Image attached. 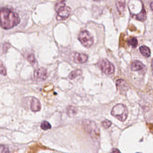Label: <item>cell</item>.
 <instances>
[{
	"label": "cell",
	"instance_id": "6da1fadb",
	"mask_svg": "<svg viewBox=\"0 0 153 153\" xmlns=\"http://www.w3.org/2000/svg\"><path fill=\"white\" fill-rule=\"evenodd\" d=\"M19 17L16 12L8 8L0 9V26L4 29L12 28L19 24Z\"/></svg>",
	"mask_w": 153,
	"mask_h": 153
},
{
	"label": "cell",
	"instance_id": "7a4b0ae2",
	"mask_svg": "<svg viewBox=\"0 0 153 153\" xmlns=\"http://www.w3.org/2000/svg\"><path fill=\"white\" fill-rule=\"evenodd\" d=\"M82 126L93 139L98 140L99 138V129L95 122L92 120L86 119L82 121Z\"/></svg>",
	"mask_w": 153,
	"mask_h": 153
},
{
	"label": "cell",
	"instance_id": "3957f363",
	"mask_svg": "<svg viewBox=\"0 0 153 153\" xmlns=\"http://www.w3.org/2000/svg\"><path fill=\"white\" fill-rule=\"evenodd\" d=\"M128 114L129 112L126 105L121 103L115 105L111 111V115L120 121H125L128 117Z\"/></svg>",
	"mask_w": 153,
	"mask_h": 153
},
{
	"label": "cell",
	"instance_id": "277c9868",
	"mask_svg": "<svg viewBox=\"0 0 153 153\" xmlns=\"http://www.w3.org/2000/svg\"><path fill=\"white\" fill-rule=\"evenodd\" d=\"M79 39L81 44L86 48H90L94 43V39L90 33L87 31H83L80 33Z\"/></svg>",
	"mask_w": 153,
	"mask_h": 153
},
{
	"label": "cell",
	"instance_id": "5b68a950",
	"mask_svg": "<svg viewBox=\"0 0 153 153\" xmlns=\"http://www.w3.org/2000/svg\"><path fill=\"white\" fill-rule=\"evenodd\" d=\"M99 66L101 71L106 74H113L114 73V66L107 59H102L99 64Z\"/></svg>",
	"mask_w": 153,
	"mask_h": 153
},
{
	"label": "cell",
	"instance_id": "8992f818",
	"mask_svg": "<svg viewBox=\"0 0 153 153\" xmlns=\"http://www.w3.org/2000/svg\"><path fill=\"white\" fill-rule=\"evenodd\" d=\"M71 8L69 6H65L61 9L58 12L56 16V20L58 21H62L65 20L69 17L71 13Z\"/></svg>",
	"mask_w": 153,
	"mask_h": 153
},
{
	"label": "cell",
	"instance_id": "52a82bcc",
	"mask_svg": "<svg viewBox=\"0 0 153 153\" xmlns=\"http://www.w3.org/2000/svg\"><path fill=\"white\" fill-rule=\"evenodd\" d=\"M34 76L35 80L38 81H42L45 80L48 77V72L46 69L40 68L34 72Z\"/></svg>",
	"mask_w": 153,
	"mask_h": 153
},
{
	"label": "cell",
	"instance_id": "ba28073f",
	"mask_svg": "<svg viewBox=\"0 0 153 153\" xmlns=\"http://www.w3.org/2000/svg\"><path fill=\"white\" fill-rule=\"evenodd\" d=\"M116 86L117 89L122 94L127 92L129 89L128 84L126 81L123 79H119L116 80Z\"/></svg>",
	"mask_w": 153,
	"mask_h": 153
},
{
	"label": "cell",
	"instance_id": "9c48e42d",
	"mask_svg": "<svg viewBox=\"0 0 153 153\" xmlns=\"http://www.w3.org/2000/svg\"><path fill=\"white\" fill-rule=\"evenodd\" d=\"M88 59V56L86 54L76 53L74 55V61L77 64H82L86 63Z\"/></svg>",
	"mask_w": 153,
	"mask_h": 153
},
{
	"label": "cell",
	"instance_id": "30bf717a",
	"mask_svg": "<svg viewBox=\"0 0 153 153\" xmlns=\"http://www.w3.org/2000/svg\"><path fill=\"white\" fill-rule=\"evenodd\" d=\"M41 108V105L39 100L35 98H33L31 99V109L33 112H37L40 111Z\"/></svg>",
	"mask_w": 153,
	"mask_h": 153
},
{
	"label": "cell",
	"instance_id": "8fae6325",
	"mask_svg": "<svg viewBox=\"0 0 153 153\" xmlns=\"http://www.w3.org/2000/svg\"><path fill=\"white\" fill-rule=\"evenodd\" d=\"M115 5L119 14L120 15H123L125 10V0H116Z\"/></svg>",
	"mask_w": 153,
	"mask_h": 153
},
{
	"label": "cell",
	"instance_id": "7c38bea8",
	"mask_svg": "<svg viewBox=\"0 0 153 153\" xmlns=\"http://www.w3.org/2000/svg\"><path fill=\"white\" fill-rule=\"evenodd\" d=\"M144 67V64L142 61L139 60H135L133 61L131 66V69L133 71L142 70Z\"/></svg>",
	"mask_w": 153,
	"mask_h": 153
},
{
	"label": "cell",
	"instance_id": "4fadbf2b",
	"mask_svg": "<svg viewBox=\"0 0 153 153\" xmlns=\"http://www.w3.org/2000/svg\"><path fill=\"white\" fill-rule=\"evenodd\" d=\"M140 51L142 54L145 58H149L151 54L150 49L145 45H143L140 47Z\"/></svg>",
	"mask_w": 153,
	"mask_h": 153
},
{
	"label": "cell",
	"instance_id": "5bb4252c",
	"mask_svg": "<svg viewBox=\"0 0 153 153\" xmlns=\"http://www.w3.org/2000/svg\"><path fill=\"white\" fill-rule=\"evenodd\" d=\"M135 19L140 21L143 22L146 19V11L144 8H143L142 10L138 15H135Z\"/></svg>",
	"mask_w": 153,
	"mask_h": 153
},
{
	"label": "cell",
	"instance_id": "9a60e30c",
	"mask_svg": "<svg viewBox=\"0 0 153 153\" xmlns=\"http://www.w3.org/2000/svg\"><path fill=\"white\" fill-rule=\"evenodd\" d=\"M82 74V71L81 70L77 69L76 70L73 71H71L69 75V79H71V80H73V79H75L76 77L80 76Z\"/></svg>",
	"mask_w": 153,
	"mask_h": 153
},
{
	"label": "cell",
	"instance_id": "2e32d148",
	"mask_svg": "<svg viewBox=\"0 0 153 153\" xmlns=\"http://www.w3.org/2000/svg\"><path fill=\"white\" fill-rule=\"evenodd\" d=\"M66 0H58L56 4L55 9L56 12H57L61 10L64 8L65 6V2Z\"/></svg>",
	"mask_w": 153,
	"mask_h": 153
},
{
	"label": "cell",
	"instance_id": "e0dca14e",
	"mask_svg": "<svg viewBox=\"0 0 153 153\" xmlns=\"http://www.w3.org/2000/svg\"><path fill=\"white\" fill-rule=\"evenodd\" d=\"M77 109L76 107L73 106H69L67 108V114L70 117H73L77 113Z\"/></svg>",
	"mask_w": 153,
	"mask_h": 153
},
{
	"label": "cell",
	"instance_id": "ac0fdd59",
	"mask_svg": "<svg viewBox=\"0 0 153 153\" xmlns=\"http://www.w3.org/2000/svg\"><path fill=\"white\" fill-rule=\"evenodd\" d=\"M127 43L129 45L132 46L133 48H136L138 45V41L137 38L135 37L130 38L127 41Z\"/></svg>",
	"mask_w": 153,
	"mask_h": 153
},
{
	"label": "cell",
	"instance_id": "d6986e66",
	"mask_svg": "<svg viewBox=\"0 0 153 153\" xmlns=\"http://www.w3.org/2000/svg\"><path fill=\"white\" fill-rule=\"evenodd\" d=\"M27 60L33 66L37 64V61L35 58V56L33 54L28 55V56H27Z\"/></svg>",
	"mask_w": 153,
	"mask_h": 153
},
{
	"label": "cell",
	"instance_id": "ffe728a7",
	"mask_svg": "<svg viewBox=\"0 0 153 153\" xmlns=\"http://www.w3.org/2000/svg\"><path fill=\"white\" fill-rule=\"evenodd\" d=\"M40 127L41 129L44 130H47L50 129L51 126L49 122L46 121H44L41 124Z\"/></svg>",
	"mask_w": 153,
	"mask_h": 153
},
{
	"label": "cell",
	"instance_id": "44dd1931",
	"mask_svg": "<svg viewBox=\"0 0 153 153\" xmlns=\"http://www.w3.org/2000/svg\"><path fill=\"white\" fill-rule=\"evenodd\" d=\"M112 123L110 120L105 119L102 122V125L105 129H108L111 126Z\"/></svg>",
	"mask_w": 153,
	"mask_h": 153
},
{
	"label": "cell",
	"instance_id": "7402d4cb",
	"mask_svg": "<svg viewBox=\"0 0 153 153\" xmlns=\"http://www.w3.org/2000/svg\"><path fill=\"white\" fill-rule=\"evenodd\" d=\"M0 74L4 76L7 75V72L5 67L1 63H0Z\"/></svg>",
	"mask_w": 153,
	"mask_h": 153
},
{
	"label": "cell",
	"instance_id": "603a6c76",
	"mask_svg": "<svg viewBox=\"0 0 153 153\" xmlns=\"http://www.w3.org/2000/svg\"><path fill=\"white\" fill-rule=\"evenodd\" d=\"M9 150L8 148L5 147L4 145H0V153H9Z\"/></svg>",
	"mask_w": 153,
	"mask_h": 153
},
{
	"label": "cell",
	"instance_id": "cb8c5ba5",
	"mask_svg": "<svg viewBox=\"0 0 153 153\" xmlns=\"http://www.w3.org/2000/svg\"><path fill=\"white\" fill-rule=\"evenodd\" d=\"M9 48H10V46H9V44L6 43V44L4 45V47H3V51H4V52H6Z\"/></svg>",
	"mask_w": 153,
	"mask_h": 153
},
{
	"label": "cell",
	"instance_id": "d4e9b609",
	"mask_svg": "<svg viewBox=\"0 0 153 153\" xmlns=\"http://www.w3.org/2000/svg\"><path fill=\"white\" fill-rule=\"evenodd\" d=\"M111 152H113V153H119V152H120V151H119L117 149L114 148L112 150Z\"/></svg>",
	"mask_w": 153,
	"mask_h": 153
},
{
	"label": "cell",
	"instance_id": "484cf974",
	"mask_svg": "<svg viewBox=\"0 0 153 153\" xmlns=\"http://www.w3.org/2000/svg\"><path fill=\"white\" fill-rule=\"evenodd\" d=\"M150 6L151 10H152V11H153V1H151V3H150Z\"/></svg>",
	"mask_w": 153,
	"mask_h": 153
},
{
	"label": "cell",
	"instance_id": "4316f807",
	"mask_svg": "<svg viewBox=\"0 0 153 153\" xmlns=\"http://www.w3.org/2000/svg\"><path fill=\"white\" fill-rule=\"evenodd\" d=\"M151 67H152V74L153 75V59L152 60V62H151Z\"/></svg>",
	"mask_w": 153,
	"mask_h": 153
},
{
	"label": "cell",
	"instance_id": "83f0119b",
	"mask_svg": "<svg viewBox=\"0 0 153 153\" xmlns=\"http://www.w3.org/2000/svg\"><path fill=\"white\" fill-rule=\"evenodd\" d=\"M93 1H96V2H98V1H100L101 0H93Z\"/></svg>",
	"mask_w": 153,
	"mask_h": 153
}]
</instances>
